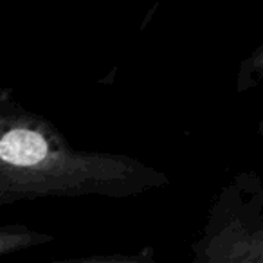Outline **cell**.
Instances as JSON below:
<instances>
[{"mask_svg": "<svg viewBox=\"0 0 263 263\" xmlns=\"http://www.w3.org/2000/svg\"><path fill=\"white\" fill-rule=\"evenodd\" d=\"M238 90L245 94H259L258 132L263 137V45L258 47L240 67L238 72Z\"/></svg>", "mask_w": 263, "mask_h": 263, "instance_id": "4", "label": "cell"}, {"mask_svg": "<svg viewBox=\"0 0 263 263\" xmlns=\"http://www.w3.org/2000/svg\"><path fill=\"white\" fill-rule=\"evenodd\" d=\"M204 251L198 252V259L205 261H263V218L261 215L231 216L220 211L213 215L211 223L205 229Z\"/></svg>", "mask_w": 263, "mask_h": 263, "instance_id": "2", "label": "cell"}, {"mask_svg": "<svg viewBox=\"0 0 263 263\" xmlns=\"http://www.w3.org/2000/svg\"><path fill=\"white\" fill-rule=\"evenodd\" d=\"M54 241V236L47 233H38L20 223H9L0 227V254L8 256L11 252L31 249L36 245H44Z\"/></svg>", "mask_w": 263, "mask_h": 263, "instance_id": "3", "label": "cell"}, {"mask_svg": "<svg viewBox=\"0 0 263 263\" xmlns=\"http://www.w3.org/2000/svg\"><path fill=\"white\" fill-rule=\"evenodd\" d=\"M170 184L134 157L70 146L49 119L0 96V205L45 197L126 198Z\"/></svg>", "mask_w": 263, "mask_h": 263, "instance_id": "1", "label": "cell"}]
</instances>
